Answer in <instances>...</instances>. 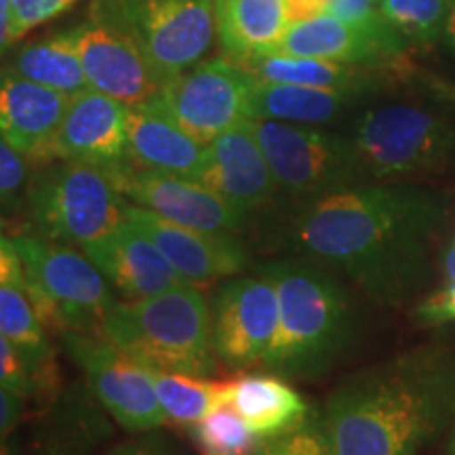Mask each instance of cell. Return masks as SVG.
<instances>
[{"label": "cell", "instance_id": "cell-45", "mask_svg": "<svg viewBox=\"0 0 455 455\" xmlns=\"http://www.w3.org/2000/svg\"><path fill=\"white\" fill-rule=\"evenodd\" d=\"M441 272L447 283H455V238L443 249L441 253Z\"/></svg>", "mask_w": 455, "mask_h": 455}, {"label": "cell", "instance_id": "cell-39", "mask_svg": "<svg viewBox=\"0 0 455 455\" xmlns=\"http://www.w3.org/2000/svg\"><path fill=\"white\" fill-rule=\"evenodd\" d=\"M0 283H24V268L13 238H9L3 230H0Z\"/></svg>", "mask_w": 455, "mask_h": 455}, {"label": "cell", "instance_id": "cell-29", "mask_svg": "<svg viewBox=\"0 0 455 455\" xmlns=\"http://www.w3.org/2000/svg\"><path fill=\"white\" fill-rule=\"evenodd\" d=\"M379 9L411 47L441 43L449 0H379Z\"/></svg>", "mask_w": 455, "mask_h": 455}, {"label": "cell", "instance_id": "cell-47", "mask_svg": "<svg viewBox=\"0 0 455 455\" xmlns=\"http://www.w3.org/2000/svg\"><path fill=\"white\" fill-rule=\"evenodd\" d=\"M449 455H455V430H453L451 441H449Z\"/></svg>", "mask_w": 455, "mask_h": 455}, {"label": "cell", "instance_id": "cell-34", "mask_svg": "<svg viewBox=\"0 0 455 455\" xmlns=\"http://www.w3.org/2000/svg\"><path fill=\"white\" fill-rule=\"evenodd\" d=\"M78 3L81 0H13V44Z\"/></svg>", "mask_w": 455, "mask_h": 455}, {"label": "cell", "instance_id": "cell-38", "mask_svg": "<svg viewBox=\"0 0 455 455\" xmlns=\"http://www.w3.org/2000/svg\"><path fill=\"white\" fill-rule=\"evenodd\" d=\"M106 455H180L175 447L164 439V436L156 435V432H144L133 441H124L121 445L110 449Z\"/></svg>", "mask_w": 455, "mask_h": 455}, {"label": "cell", "instance_id": "cell-33", "mask_svg": "<svg viewBox=\"0 0 455 455\" xmlns=\"http://www.w3.org/2000/svg\"><path fill=\"white\" fill-rule=\"evenodd\" d=\"M30 167L32 163L20 150L0 138V207L26 198L32 180Z\"/></svg>", "mask_w": 455, "mask_h": 455}, {"label": "cell", "instance_id": "cell-19", "mask_svg": "<svg viewBox=\"0 0 455 455\" xmlns=\"http://www.w3.org/2000/svg\"><path fill=\"white\" fill-rule=\"evenodd\" d=\"M81 249L123 299L152 298L188 284L158 244L129 220H123L108 235L83 244Z\"/></svg>", "mask_w": 455, "mask_h": 455}, {"label": "cell", "instance_id": "cell-17", "mask_svg": "<svg viewBox=\"0 0 455 455\" xmlns=\"http://www.w3.org/2000/svg\"><path fill=\"white\" fill-rule=\"evenodd\" d=\"M70 32L89 89L127 106L144 104L161 89L138 47L116 28L89 15V20L70 28Z\"/></svg>", "mask_w": 455, "mask_h": 455}, {"label": "cell", "instance_id": "cell-26", "mask_svg": "<svg viewBox=\"0 0 455 455\" xmlns=\"http://www.w3.org/2000/svg\"><path fill=\"white\" fill-rule=\"evenodd\" d=\"M0 335L24 356L36 379L38 395L53 392L57 386L55 350L49 329L43 325L24 283H0Z\"/></svg>", "mask_w": 455, "mask_h": 455}, {"label": "cell", "instance_id": "cell-42", "mask_svg": "<svg viewBox=\"0 0 455 455\" xmlns=\"http://www.w3.org/2000/svg\"><path fill=\"white\" fill-rule=\"evenodd\" d=\"M13 47V0H0V57Z\"/></svg>", "mask_w": 455, "mask_h": 455}, {"label": "cell", "instance_id": "cell-7", "mask_svg": "<svg viewBox=\"0 0 455 455\" xmlns=\"http://www.w3.org/2000/svg\"><path fill=\"white\" fill-rule=\"evenodd\" d=\"M89 15L138 47L161 87L203 61L218 38L213 0H93Z\"/></svg>", "mask_w": 455, "mask_h": 455}, {"label": "cell", "instance_id": "cell-43", "mask_svg": "<svg viewBox=\"0 0 455 455\" xmlns=\"http://www.w3.org/2000/svg\"><path fill=\"white\" fill-rule=\"evenodd\" d=\"M426 87L435 98H439L441 101H447L455 108V83L443 81V78H428Z\"/></svg>", "mask_w": 455, "mask_h": 455}, {"label": "cell", "instance_id": "cell-9", "mask_svg": "<svg viewBox=\"0 0 455 455\" xmlns=\"http://www.w3.org/2000/svg\"><path fill=\"white\" fill-rule=\"evenodd\" d=\"M249 123L268 158L278 192L295 203L371 181L350 135L346 138L315 124Z\"/></svg>", "mask_w": 455, "mask_h": 455}, {"label": "cell", "instance_id": "cell-40", "mask_svg": "<svg viewBox=\"0 0 455 455\" xmlns=\"http://www.w3.org/2000/svg\"><path fill=\"white\" fill-rule=\"evenodd\" d=\"M333 0H284V13H287V28L301 21L315 20L327 15L331 11Z\"/></svg>", "mask_w": 455, "mask_h": 455}, {"label": "cell", "instance_id": "cell-44", "mask_svg": "<svg viewBox=\"0 0 455 455\" xmlns=\"http://www.w3.org/2000/svg\"><path fill=\"white\" fill-rule=\"evenodd\" d=\"M441 43L445 44V49L455 57V0H449L447 21H445V30H443Z\"/></svg>", "mask_w": 455, "mask_h": 455}, {"label": "cell", "instance_id": "cell-20", "mask_svg": "<svg viewBox=\"0 0 455 455\" xmlns=\"http://www.w3.org/2000/svg\"><path fill=\"white\" fill-rule=\"evenodd\" d=\"M129 106L87 89L68 104L53 146L55 161H76L114 169L129 163Z\"/></svg>", "mask_w": 455, "mask_h": 455}, {"label": "cell", "instance_id": "cell-22", "mask_svg": "<svg viewBox=\"0 0 455 455\" xmlns=\"http://www.w3.org/2000/svg\"><path fill=\"white\" fill-rule=\"evenodd\" d=\"M224 403L236 409L244 424L261 441L298 428L310 418L312 409L306 398L272 371L244 373L224 382Z\"/></svg>", "mask_w": 455, "mask_h": 455}, {"label": "cell", "instance_id": "cell-21", "mask_svg": "<svg viewBox=\"0 0 455 455\" xmlns=\"http://www.w3.org/2000/svg\"><path fill=\"white\" fill-rule=\"evenodd\" d=\"M127 144L129 163L135 167L192 180L207 156V144L192 138L152 100L129 106Z\"/></svg>", "mask_w": 455, "mask_h": 455}, {"label": "cell", "instance_id": "cell-14", "mask_svg": "<svg viewBox=\"0 0 455 455\" xmlns=\"http://www.w3.org/2000/svg\"><path fill=\"white\" fill-rule=\"evenodd\" d=\"M108 171L131 204L144 207L173 224L203 232L238 235L249 220L198 180L156 173L131 163Z\"/></svg>", "mask_w": 455, "mask_h": 455}, {"label": "cell", "instance_id": "cell-4", "mask_svg": "<svg viewBox=\"0 0 455 455\" xmlns=\"http://www.w3.org/2000/svg\"><path fill=\"white\" fill-rule=\"evenodd\" d=\"M101 338L156 371L212 378L220 361L212 339V308L195 284L144 299H116Z\"/></svg>", "mask_w": 455, "mask_h": 455}, {"label": "cell", "instance_id": "cell-6", "mask_svg": "<svg viewBox=\"0 0 455 455\" xmlns=\"http://www.w3.org/2000/svg\"><path fill=\"white\" fill-rule=\"evenodd\" d=\"M127 204L110 171L76 161L43 164L26 192L34 235L78 247L114 230Z\"/></svg>", "mask_w": 455, "mask_h": 455}, {"label": "cell", "instance_id": "cell-46", "mask_svg": "<svg viewBox=\"0 0 455 455\" xmlns=\"http://www.w3.org/2000/svg\"><path fill=\"white\" fill-rule=\"evenodd\" d=\"M0 455H17V453L7 445V443H4V445H0Z\"/></svg>", "mask_w": 455, "mask_h": 455}, {"label": "cell", "instance_id": "cell-23", "mask_svg": "<svg viewBox=\"0 0 455 455\" xmlns=\"http://www.w3.org/2000/svg\"><path fill=\"white\" fill-rule=\"evenodd\" d=\"M261 83L304 84V87L356 91L373 95L384 89L395 74L378 68L339 64V61L316 60V57H291L266 53L238 61Z\"/></svg>", "mask_w": 455, "mask_h": 455}, {"label": "cell", "instance_id": "cell-12", "mask_svg": "<svg viewBox=\"0 0 455 455\" xmlns=\"http://www.w3.org/2000/svg\"><path fill=\"white\" fill-rule=\"evenodd\" d=\"M212 339L221 365L235 371L261 365L278 331V295L268 276H232L215 289Z\"/></svg>", "mask_w": 455, "mask_h": 455}, {"label": "cell", "instance_id": "cell-2", "mask_svg": "<svg viewBox=\"0 0 455 455\" xmlns=\"http://www.w3.org/2000/svg\"><path fill=\"white\" fill-rule=\"evenodd\" d=\"M321 413L335 455H422L455 419V356L422 346L361 369Z\"/></svg>", "mask_w": 455, "mask_h": 455}, {"label": "cell", "instance_id": "cell-25", "mask_svg": "<svg viewBox=\"0 0 455 455\" xmlns=\"http://www.w3.org/2000/svg\"><path fill=\"white\" fill-rule=\"evenodd\" d=\"M221 49L235 61L266 55L287 30L284 0H213Z\"/></svg>", "mask_w": 455, "mask_h": 455}, {"label": "cell", "instance_id": "cell-32", "mask_svg": "<svg viewBox=\"0 0 455 455\" xmlns=\"http://www.w3.org/2000/svg\"><path fill=\"white\" fill-rule=\"evenodd\" d=\"M249 455H335L329 441L325 419L321 411H312L310 418L298 428L261 441Z\"/></svg>", "mask_w": 455, "mask_h": 455}, {"label": "cell", "instance_id": "cell-16", "mask_svg": "<svg viewBox=\"0 0 455 455\" xmlns=\"http://www.w3.org/2000/svg\"><path fill=\"white\" fill-rule=\"evenodd\" d=\"M196 180L247 218L278 195L275 173L249 118L207 144Z\"/></svg>", "mask_w": 455, "mask_h": 455}, {"label": "cell", "instance_id": "cell-3", "mask_svg": "<svg viewBox=\"0 0 455 455\" xmlns=\"http://www.w3.org/2000/svg\"><path fill=\"white\" fill-rule=\"evenodd\" d=\"M258 272L275 283L278 331L261 367L284 379L325 378L356 338L355 299L333 270L304 258L275 259Z\"/></svg>", "mask_w": 455, "mask_h": 455}, {"label": "cell", "instance_id": "cell-18", "mask_svg": "<svg viewBox=\"0 0 455 455\" xmlns=\"http://www.w3.org/2000/svg\"><path fill=\"white\" fill-rule=\"evenodd\" d=\"M72 98L0 64V138L32 164L53 163V146Z\"/></svg>", "mask_w": 455, "mask_h": 455}, {"label": "cell", "instance_id": "cell-37", "mask_svg": "<svg viewBox=\"0 0 455 455\" xmlns=\"http://www.w3.org/2000/svg\"><path fill=\"white\" fill-rule=\"evenodd\" d=\"M329 15L350 21V24L375 28V30L392 28L382 15L379 0H333Z\"/></svg>", "mask_w": 455, "mask_h": 455}, {"label": "cell", "instance_id": "cell-36", "mask_svg": "<svg viewBox=\"0 0 455 455\" xmlns=\"http://www.w3.org/2000/svg\"><path fill=\"white\" fill-rule=\"evenodd\" d=\"M413 321L419 327H441L455 321V283L419 301L413 310Z\"/></svg>", "mask_w": 455, "mask_h": 455}, {"label": "cell", "instance_id": "cell-10", "mask_svg": "<svg viewBox=\"0 0 455 455\" xmlns=\"http://www.w3.org/2000/svg\"><path fill=\"white\" fill-rule=\"evenodd\" d=\"M255 83L258 78L232 57H212L164 83L150 100L192 138L212 144L247 121Z\"/></svg>", "mask_w": 455, "mask_h": 455}, {"label": "cell", "instance_id": "cell-11", "mask_svg": "<svg viewBox=\"0 0 455 455\" xmlns=\"http://www.w3.org/2000/svg\"><path fill=\"white\" fill-rule=\"evenodd\" d=\"M60 341L74 365L81 367L91 395L121 428L144 435L167 422L150 367L101 335L66 331Z\"/></svg>", "mask_w": 455, "mask_h": 455}, {"label": "cell", "instance_id": "cell-13", "mask_svg": "<svg viewBox=\"0 0 455 455\" xmlns=\"http://www.w3.org/2000/svg\"><path fill=\"white\" fill-rule=\"evenodd\" d=\"M409 49L411 44L395 28L375 30L327 13L289 26L270 53L378 68L401 78L413 70Z\"/></svg>", "mask_w": 455, "mask_h": 455}, {"label": "cell", "instance_id": "cell-8", "mask_svg": "<svg viewBox=\"0 0 455 455\" xmlns=\"http://www.w3.org/2000/svg\"><path fill=\"white\" fill-rule=\"evenodd\" d=\"M350 138L371 181L439 171L455 158V124L424 106L369 108L356 118Z\"/></svg>", "mask_w": 455, "mask_h": 455}, {"label": "cell", "instance_id": "cell-28", "mask_svg": "<svg viewBox=\"0 0 455 455\" xmlns=\"http://www.w3.org/2000/svg\"><path fill=\"white\" fill-rule=\"evenodd\" d=\"M152 378L167 422L184 428L198 424L204 415L224 403V382H213L212 378L156 369H152Z\"/></svg>", "mask_w": 455, "mask_h": 455}, {"label": "cell", "instance_id": "cell-5", "mask_svg": "<svg viewBox=\"0 0 455 455\" xmlns=\"http://www.w3.org/2000/svg\"><path fill=\"white\" fill-rule=\"evenodd\" d=\"M24 283L43 325L57 338L66 331L101 335L108 310L116 301L112 284L74 244L38 235L13 236Z\"/></svg>", "mask_w": 455, "mask_h": 455}, {"label": "cell", "instance_id": "cell-48", "mask_svg": "<svg viewBox=\"0 0 455 455\" xmlns=\"http://www.w3.org/2000/svg\"><path fill=\"white\" fill-rule=\"evenodd\" d=\"M207 455H215V453H207Z\"/></svg>", "mask_w": 455, "mask_h": 455}, {"label": "cell", "instance_id": "cell-24", "mask_svg": "<svg viewBox=\"0 0 455 455\" xmlns=\"http://www.w3.org/2000/svg\"><path fill=\"white\" fill-rule=\"evenodd\" d=\"M369 95L356 91L304 87V84L255 83L249 121L327 124L338 121Z\"/></svg>", "mask_w": 455, "mask_h": 455}, {"label": "cell", "instance_id": "cell-15", "mask_svg": "<svg viewBox=\"0 0 455 455\" xmlns=\"http://www.w3.org/2000/svg\"><path fill=\"white\" fill-rule=\"evenodd\" d=\"M124 220L138 226L158 244L164 258L188 284L207 287L247 268L249 251L236 235L203 232L158 218L138 204H127Z\"/></svg>", "mask_w": 455, "mask_h": 455}, {"label": "cell", "instance_id": "cell-35", "mask_svg": "<svg viewBox=\"0 0 455 455\" xmlns=\"http://www.w3.org/2000/svg\"><path fill=\"white\" fill-rule=\"evenodd\" d=\"M0 388L13 392L24 401L32 396H41L36 379H34L24 356L4 335H0Z\"/></svg>", "mask_w": 455, "mask_h": 455}, {"label": "cell", "instance_id": "cell-30", "mask_svg": "<svg viewBox=\"0 0 455 455\" xmlns=\"http://www.w3.org/2000/svg\"><path fill=\"white\" fill-rule=\"evenodd\" d=\"M188 432L204 453L215 455H249L261 443L228 403L215 407L201 422L190 426Z\"/></svg>", "mask_w": 455, "mask_h": 455}, {"label": "cell", "instance_id": "cell-27", "mask_svg": "<svg viewBox=\"0 0 455 455\" xmlns=\"http://www.w3.org/2000/svg\"><path fill=\"white\" fill-rule=\"evenodd\" d=\"M7 66L21 76L68 98L89 89L81 55L70 30L24 44L15 51Z\"/></svg>", "mask_w": 455, "mask_h": 455}, {"label": "cell", "instance_id": "cell-31", "mask_svg": "<svg viewBox=\"0 0 455 455\" xmlns=\"http://www.w3.org/2000/svg\"><path fill=\"white\" fill-rule=\"evenodd\" d=\"M106 435L98 415L84 407H68L55 419L41 455H89L91 447Z\"/></svg>", "mask_w": 455, "mask_h": 455}, {"label": "cell", "instance_id": "cell-1", "mask_svg": "<svg viewBox=\"0 0 455 455\" xmlns=\"http://www.w3.org/2000/svg\"><path fill=\"white\" fill-rule=\"evenodd\" d=\"M445 221V201L435 192L367 181L298 203L278 243L295 258L339 272L375 304L396 308L428 278Z\"/></svg>", "mask_w": 455, "mask_h": 455}, {"label": "cell", "instance_id": "cell-41", "mask_svg": "<svg viewBox=\"0 0 455 455\" xmlns=\"http://www.w3.org/2000/svg\"><path fill=\"white\" fill-rule=\"evenodd\" d=\"M24 398L13 395V392L0 388V445H4L9 435L20 422L21 411H24Z\"/></svg>", "mask_w": 455, "mask_h": 455}]
</instances>
